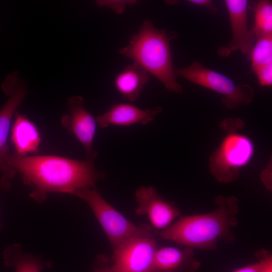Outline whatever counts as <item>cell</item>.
<instances>
[{"instance_id": "15", "label": "cell", "mask_w": 272, "mask_h": 272, "mask_svg": "<svg viewBox=\"0 0 272 272\" xmlns=\"http://www.w3.org/2000/svg\"><path fill=\"white\" fill-rule=\"evenodd\" d=\"M149 80L148 73L133 62L126 65L117 75L114 85L124 99L132 102L138 99L143 87Z\"/></svg>"}, {"instance_id": "3", "label": "cell", "mask_w": 272, "mask_h": 272, "mask_svg": "<svg viewBox=\"0 0 272 272\" xmlns=\"http://www.w3.org/2000/svg\"><path fill=\"white\" fill-rule=\"evenodd\" d=\"M176 35L156 28L147 19L139 32L131 35L128 44L118 51L154 76L168 91L181 93L183 89L176 81L170 48V41Z\"/></svg>"}, {"instance_id": "22", "label": "cell", "mask_w": 272, "mask_h": 272, "mask_svg": "<svg viewBox=\"0 0 272 272\" xmlns=\"http://www.w3.org/2000/svg\"><path fill=\"white\" fill-rule=\"evenodd\" d=\"M135 3L133 1H96L97 6L99 7H107L118 14L122 13L128 4H133Z\"/></svg>"}, {"instance_id": "2", "label": "cell", "mask_w": 272, "mask_h": 272, "mask_svg": "<svg viewBox=\"0 0 272 272\" xmlns=\"http://www.w3.org/2000/svg\"><path fill=\"white\" fill-rule=\"evenodd\" d=\"M216 208L203 214L180 216L167 228L156 235L162 240L194 249L214 251L221 242L233 244L238 223L239 201L235 196L219 195Z\"/></svg>"}, {"instance_id": "19", "label": "cell", "mask_w": 272, "mask_h": 272, "mask_svg": "<svg viewBox=\"0 0 272 272\" xmlns=\"http://www.w3.org/2000/svg\"><path fill=\"white\" fill-rule=\"evenodd\" d=\"M257 76L261 87H269L272 84V63L259 67L253 71Z\"/></svg>"}, {"instance_id": "8", "label": "cell", "mask_w": 272, "mask_h": 272, "mask_svg": "<svg viewBox=\"0 0 272 272\" xmlns=\"http://www.w3.org/2000/svg\"><path fill=\"white\" fill-rule=\"evenodd\" d=\"M69 114L61 119L62 125L74 134L83 146L86 159L94 160L97 152L93 149L97 122L84 106V100L80 96H73L66 101Z\"/></svg>"}, {"instance_id": "11", "label": "cell", "mask_w": 272, "mask_h": 272, "mask_svg": "<svg viewBox=\"0 0 272 272\" xmlns=\"http://www.w3.org/2000/svg\"><path fill=\"white\" fill-rule=\"evenodd\" d=\"M1 88L8 98L0 110V161L8 153L7 139L13 117L27 94L26 85L18 71L9 74Z\"/></svg>"}, {"instance_id": "9", "label": "cell", "mask_w": 272, "mask_h": 272, "mask_svg": "<svg viewBox=\"0 0 272 272\" xmlns=\"http://www.w3.org/2000/svg\"><path fill=\"white\" fill-rule=\"evenodd\" d=\"M135 198L138 203L135 214L147 215L156 232L167 228L180 216V209L173 202L163 199L152 186L138 188Z\"/></svg>"}, {"instance_id": "18", "label": "cell", "mask_w": 272, "mask_h": 272, "mask_svg": "<svg viewBox=\"0 0 272 272\" xmlns=\"http://www.w3.org/2000/svg\"><path fill=\"white\" fill-rule=\"evenodd\" d=\"M248 56L251 61L252 71L272 63V35L258 37Z\"/></svg>"}, {"instance_id": "24", "label": "cell", "mask_w": 272, "mask_h": 272, "mask_svg": "<svg viewBox=\"0 0 272 272\" xmlns=\"http://www.w3.org/2000/svg\"><path fill=\"white\" fill-rule=\"evenodd\" d=\"M188 3L206 8L212 14H215L218 11L217 5L211 0H189Z\"/></svg>"}, {"instance_id": "25", "label": "cell", "mask_w": 272, "mask_h": 272, "mask_svg": "<svg viewBox=\"0 0 272 272\" xmlns=\"http://www.w3.org/2000/svg\"><path fill=\"white\" fill-rule=\"evenodd\" d=\"M271 164L268 163L266 168L262 171L261 174V181L265 187L269 190H271Z\"/></svg>"}, {"instance_id": "10", "label": "cell", "mask_w": 272, "mask_h": 272, "mask_svg": "<svg viewBox=\"0 0 272 272\" xmlns=\"http://www.w3.org/2000/svg\"><path fill=\"white\" fill-rule=\"evenodd\" d=\"M232 31V39L228 45L220 47L218 54L227 57L233 52L240 50L249 55L256 37L247 25V1L226 0Z\"/></svg>"}, {"instance_id": "12", "label": "cell", "mask_w": 272, "mask_h": 272, "mask_svg": "<svg viewBox=\"0 0 272 272\" xmlns=\"http://www.w3.org/2000/svg\"><path fill=\"white\" fill-rule=\"evenodd\" d=\"M201 264L192 248L164 247L157 249L148 272H198Z\"/></svg>"}, {"instance_id": "14", "label": "cell", "mask_w": 272, "mask_h": 272, "mask_svg": "<svg viewBox=\"0 0 272 272\" xmlns=\"http://www.w3.org/2000/svg\"><path fill=\"white\" fill-rule=\"evenodd\" d=\"M16 115L11 130V140L15 152L22 156L36 153L41 142L37 127L26 116L18 113Z\"/></svg>"}, {"instance_id": "21", "label": "cell", "mask_w": 272, "mask_h": 272, "mask_svg": "<svg viewBox=\"0 0 272 272\" xmlns=\"http://www.w3.org/2000/svg\"><path fill=\"white\" fill-rule=\"evenodd\" d=\"M93 272H114L111 268V260L105 255L98 254L92 266Z\"/></svg>"}, {"instance_id": "26", "label": "cell", "mask_w": 272, "mask_h": 272, "mask_svg": "<svg viewBox=\"0 0 272 272\" xmlns=\"http://www.w3.org/2000/svg\"><path fill=\"white\" fill-rule=\"evenodd\" d=\"M260 268V264L259 261H257L253 264L246 265L232 272H259Z\"/></svg>"}, {"instance_id": "6", "label": "cell", "mask_w": 272, "mask_h": 272, "mask_svg": "<svg viewBox=\"0 0 272 272\" xmlns=\"http://www.w3.org/2000/svg\"><path fill=\"white\" fill-rule=\"evenodd\" d=\"M254 150L249 138L236 132H230L211 155L210 171L219 182H232L239 178L240 168L249 162Z\"/></svg>"}, {"instance_id": "4", "label": "cell", "mask_w": 272, "mask_h": 272, "mask_svg": "<svg viewBox=\"0 0 272 272\" xmlns=\"http://www.w3.org/2000/svg\"><path fill=\"white\" fill-rule=\"evenodd\" d=\"M74 195L89 206L106 235L113 251L130 238L156 234L152 226L146 224L135 225L128 220L95 188H82L76 191Z\"/></svg>"}, {"instance_id": "5", "label": "cell", "mask_w": 272, "mask_h": 272, "mask_svg": "<svg viewBox=\"0 0 272 272\" xmlns=\"http://www.w3.org/2000/svg\"><path fill=\"white\" fill-rule=\"evenodd\" d=\"M176 76L183 77L199 86L223 96L222 103L230 109H236L250 103L254 96V89L246 84L236 85L230 78L195 61L189 66L174 69Z\"/></svg>"}, {"instance_id": "13", "label": "cell", "mask_w": 272, "mask_h": 272, "mask_svg": "<svg viewBox=\"0 0 272 272\" xmlns=\"http://www.w3.org/2000/svg\"><path fill=\"white\" fill-rule=\"evenodd\" d=\"M161 111L160 107L142 109L130 104H113L107 111L97 116L95 119L97 124L101 128H107L110 125H146L153 121Z\"/></svg>"}, {"instance_id": "7", "label": "cell", "mask_w": 272, "mask_h": 272, "mask_svg": "<svg viewBox=\"0 0 272 272\" xmlns=\"http://www.w3.org/2000/svg\"><path fill=\"white\" fill-rule=\"evenodd\" d=\"M158 249L156 235L130 238L113 251L114 272H148Z\"/></svg>"}, {"instance_id": "17", "label": "cell", "mask_w": 272, "mask_h": 272, "mask_svg": "<svg viewBox=\"0 0 272 272\" xmlns=\"http://www.w3.org/2000/svg\"><path fill=\"white\" fill-rule=\"evenodd\" d=\"M256 38L272 35V3L271 1H259L254 8V23L252 30Z\"/></svg>"}, {"instance_id": "20", "label": "cell", "mask_w": 272, "mask_h": 272, "mask_svg": "<svg viewBox=\"0 0 272 272\" xmlns=\"http://www.w3.org/2000/svg\"><path fill=\"white\" fill-rule=\"evenodd\" d=\"M255 255L260 264L259 272H272V254L267 249H261Z\"/></svg>"}, {"instance_id": "1", "label": "cell", "mask_w": 272, "mask_h": 272, "mask_svg": "<svg viewBox=\"0 0 272 272\" xmlns=\"http://www.w3.org/2000/svg\"><path fill=\"white\" fill-rule=\"evenodd\" d=\"M3 174L14 177L17 173L31 188L30 196L43 203L50 192L74 194L86 187L96 189L104 173L96 169L94 160H78L54 155L22 156L8 153L0 161Z\"/></svg>"}, {"instance_id": "16", "label": "cell", "mask_w": 272, "mask_h": 272, "mask_svg": "<svg viewBox=\"0 0 272 272\" xmlns=\"http://www.w3.org/2000/svg\"><path fill=\"white\" fill-rule=\"evenodd\" d=\"M6 266L14 267L16 272H41L51 267V262L41 257L24 252L19 244L9 246L4 253Z\"/></svg>"}, {"instance_id": "23", "label": "cell", "mask_w": 272, "mask_h": 272, "mask_svg": "<svg viewBox=\"0 0 272 272\" xmlns=\"http://www.w3.org/2000/svg\"><path fill=\"white\" fill-rule=\"evenodd\" d=\"M244 122L239 118L227 119L221 122V127L230 132H236L241 128Z\"/></svg>"}, {"instance_id": "27", "label": "cell", "mask_w": 272, "mask_h": 272, "mask_svg": "<svg viewBox=\"0 0 272 272\" xmlns=\"http://www.w3.org/2000/svg\"><path fill=\"white\" fill-rule=\"evenodd\" d=\"M11 180L9 177L2 175V176L0 178V190H7L9 189L11 185Z\"/></svg>"}]
</instances>
